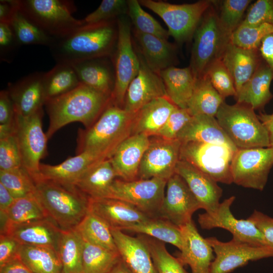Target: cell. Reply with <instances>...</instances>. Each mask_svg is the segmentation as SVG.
Listing matches in <instances>:
<instances>
[{
	"label": "cell",
	"instance_id": "1",
	"mask_svg": "<svg viewBox=\"0 0 273 273\" xmlns=\"http://www.w3.org/2000/svg\"><path fill=\"white\" fill-rule=\"evenodd\" d=\"M117 19L83 24L59 37L49 46L57 63L74 64L113 55L118 39Z\"/></svg>",
	"mask_w": 273,
	"mask_h": 273
},
{
	"label": "cell",
	"instance_id": "2",
	"mask_svg": "<svg viewBox=\"0 0 273 273\" xmlns=\"http://www.w3.org/2000/svg\"><path fill=\"white\" fill-rule=\"evenodd\" d=\"M111 103V97L80 83L71 91L47 100L49 117L46 134L50 139L58 130L74 122L90 127Z\"/></svg>",
	"mask_w": 273,
	"mask_h": 273
},
{
	"label": "cell",
	"instance_id": "3",
	"mask_svg": "<svg viewBox=\"0 0 273 273\" xmlns=\"http://www.w3.org/2000/svg\"><path fill=\"white\" fill-rule=\"evenodd\" d=\"M35 196L48 218L62 230L75 229L89 211V198L74 186L38 178Z\"/></svg>",
	"mask_w": 273,
	"mask_h": 273
},
{
	"label": "cell",
	"instance_id": "4",
	"mask_svg": "<svg viewBox=\"0 0 273 273\" xmlns=\"http://www.w3.org/2000/svg\"><path fill=\"white\" fill-rule=\"evenodd\" d=\"M135 115L110 103L90 127L79 130L76 154L91 151L109 158L117 147L131 135Z\"/></svg>",
	"mask_w": 273,
	"mask_h": 273
},
{
	"label": "cell",
	"instance_id": "5",
	"mask_svg": "<svg viewBox=\"0 0 273 273\" xmlns=\"http://www.w3.org/2000/svg\"><path fill=\"white\" fill-rule=\"evenodd\" d=\"M215 118L238 149L270 147L268 130L249 105L224 102Z\"/></svg>",
	"mask_w": 273,
	"mask_h": 273
},
{
	"label": "cell",
	"instance_id": "6",
	"mask_svg": "<svg viewBox=\"0 0 273 273\" xmlns=\"http://www.w3.org/2000/svg\"><path fill=\"white\" fill-rule=\"evenodd\" d=\"M231 36L221 25L212 5L203 16L193 36L189 66L196 79L203 76L213 62L221 59Z\"/></svg>",
	"mask_w": 273,
	"mask_h": 273
},
{
	"label": "cell",
	"instance_id": "7",
	"mask_svg": "<svg viewBox=\"0 0 273 273\" xmlns=\"http://www.w3.org/2000/svg\"><path fill=\"white\" fill-rule=\"evenodd\" d=\"M141 6L158 15L168 27L169 36L178 42L192 38L201 20L214 1L201 0L191 4H170L162 1L140 0Z\"/></svg>",
	"mask_w": 273,
	"mask_h": 273
},
{
	"label": "cell",
	"instance_id": "8",
	"mask_svg": "<svg viewBox=\"0 0 273 273\" xmlns=\"http://www.w3.org/2000/svg\"><path fill=\"white\" fill-rule=\"evenodd\" d=\"M20 9L52 38L84 24L73 17L74 2L66 0H19Z\"/></svg>",
	"mask_w": 273,
	"mask_h": 273
},
{
	"label": "cell",
	"instance_id": "9",
	"mask_svg": "<svg viewBox=\"0 0 273 273\" xmlns=\"http://www.w3.org/2000/svg\"><path fill=\"white\" fill-rule=\"evenodd\" d=\"M118 39L112 56L115 73L111 104L122 108L127 89L140 69V60L132 46L131 23L125 15L117 19Z\"/></svg>",
	"mask_w": 273,
	"mask_h": 273
},
{
	"label": "cell",
	"instance_id": "10",
	"mask_svg": "<svg viewBox=\"0 0 273 273\" xmlns=\"http://www.w3.org/2000/svg\"><path fill=\"white\" fill-rule=\"evenodd\" d=\"M42 108L27 116L15 113V131L22 167L34 181L39 177L40 161L47 154L49 140L42 129Z\"/></svg>",
	"mask_w": 273,
	"mask_h": 273
},
{
	"label": "cell",
	"instance_id": "11",
	"mask_svg": "<svg viewBox=\"0 0 273 273\" xmlns=\"http://www.w3.org/2000/svg\"><path fill=\"white\" fill-rule=\"evenodd\" d=\"M235 151L221 145L197 142L182 143L179 159L186 161L217 183H233L231 163Z\"/></svg>",
	"mask_w": 273,
	"mask_h": 273
},
{
	"label": "cell",
	"instance_id": "12",
	"mask_svg": "<svg viewBox=\"0 0 273 273\" xmlns=\"http://www.w3.org/2000/svg\"><path fill=\"white\" fill-rule=\"evenodd\" d=\"M167 180L159 178L126 181L115 179L106 198L128 202L152 218L157 217Z\"/></svg>",
	"mask_w": 273,
	"mask_h": 273
},
{
	"label": "cell",
	"instance_id": "13",
	"mask_svg": "<svg viewBox=\"0 0 273 273\" xmlns=\"http://www.w3.org/2000/svg\"><path fill=\"white\" fill-rule=\"evenodd\" d=\"M272 166V148L238 149L234 153L231 163L233 183L262 191Z\"/></svg>",
	"mask_w": 273,
	"mask_h": 273
},
{
	"label": "cell",
	"instance_id": "14",
	"mask_svg": "<svg viewBox=\"0 0 273 273\" xmlns=\"http://www.w3.org/2000/svg\"><path fill=\"white\" fill-rule=\"evenodd\" d=\"M236 199L232 196L220 203L212 213L205 212L198 215V221L201 228L209 230L219 228L230 232L233 240L250 245L269 246L261 231L249 219H238L231 211V206Z\"/></svg>",
	"mask_w": 273,
	"mask_h": 273
},
{
	"label": "cell",
	"instance_id": "15",
	"mask_svg": "<svg viewBox=\"0 0 273 273\" xmlns=\"http://www.w3.org/2000/svg\"><path fill=\"white\" fill-rule=\"evenodd\" d=\"M215 254L210 273H230L250 261L273 257V247L257 246L235 241L223 242L215 237L206 238Z\"/></svg>",
	"mask_w": 273,
	"mask_h": 273
},
{
	"label": "cell",
	"instance_id": "16",
	"mask_svg": "<svg viewBox=\"0 0 273 273\" xmlns=\"http://www.w3.org/2000/svg\"><path fill=\"white\" fill-rule=\"evenodd\" d=\"M156 137L150 139L140 165L138 179L159 178L167 181L175 173L181 143L177 139Z\"/></svg>",
	"mask_w": 273,
	"mask_h": 273
},
{
	"label": "cell",
	"instance_id": "17",
	"mask_svg": "<svg viewBox=\"0 0 273 273\" xmlns=\"http://www.w3.org/2000/svg\"><path fill=\"white\" fill-rule=\"evenodd\" d=\"M165 196L157 217L180 228L192 220L194 213L201 206L185 180L175 173L167 181Z\"/></svg>",
	"mask_w": 273,
	"mask_h": 273
},
{
	"label": "cell",
	"instance_id": "18",
	"mask_svg": "<svg viewBox=\"0 0 273 273\" xmlns=\"http://www.w3.org/2000/svg\"><path fill=\"white\" fill-rule=\"evenodd\" d=\"M136 52L140 60V69L127 89L123 106L124 110L132 113H136L144 105L156 99L167 97L159 74L152 70L140 53Z\"/></svg>",
	"mask_w": 273,
	"mask_h": 273
},
{
	"label": "cell",
	"instance_id": "19",
	"mask_svg": "<svg viewBox=\"0 0 273 273\" xmlns=\"http://www.w3.org/2000/svg\"><path fill=\"white\" fill-rule=\"evenodd\" d=\"M89 211L121 231L152 218L128 202L110 198H89Z\"/></svg>",
	"mask_w": 273,
	"mask_h": 273
},
{
	"label": "cell",
	"instance_id": "20",
	"mask_svg": "<svg viewBox=\"0 0 273 273\" xmlns=\"http://www.w3.org/2000/svg\"><path fill=\"white\" fill-rule=\"evenodd\" d=\"M180 229L183 244L177 259L184 266L189 265L192 273H210L215 258L212 248L199 234L193 220Z\"/></svg>",
	"mask_w": 273,
	"mask_h": 273
},
{
	"label": "cell",
	"instance_id": "21",
	"mask_svg": "<svg viewBox=\"0 0 273 273\" xmlns=\"http://www.w3.org/2000/svg\"><path fill=\"white\" fill-rule=\"evenodd\" d=\"M175 173L185 180L202 209L209 213L216 210L222 190L216 181L189 162L180 159Z\"/></svg>",
	"mask_w": 273,
	"mask_h": 273
},
{
	"label": "cell",
	"instance_id": "22",
	"mask_svg": "<svg viewBox=\"0 0 273 273\" xmlns=\"http://www.w3.org/2000/svg\"><path fill=\"white\" fill-rule=\"evenodd\" d=\"M144 133L132 134L116 148L109 159L117 174L122 180L138 179L139 167L150 139Z\"/></svg>",
	"mask_w": 273,
	"mask_h": 273
},
{
	"label": "cell",
	"instance_id": "23",
	"mask_svg": "<svg viewBox=\"0 0 273 273\" xmlns=\"http://www.w3.org/2000/svg\"><path fill=\"white\" fill-rule=\"evenodd\" d=\"M43 74L42 72H34L9 83L7 90L17 114L27 117L42 108L46 102Z\"/></svg>",
	"mask_w": 273,
	"mask_h": 273
},
{
	"label": "cell",
	"instance_id": "24",
	"mask_svg": "<svg viewBox=\"0 0 273 273\" xmlns=\"http://www.w3.org/2000/svg\"><path fill=\"white\" fill-rule=\"evenodd\" d=\"M108 158L94 152L84 151L69 157L57 165L40 163L38 178L64 185L74 186L89 168L98 162Z\"/></svg>",
	"mask_w": 273,
	"mask_h": 273
},
{
	"label": "cell",
	"instance_id": "25",
	"mask_svg": "<svg viewBox=\"0 0 273 273\" xmlns=\"http://www.w3.org/2000/svg\"><path fill=\"white\" fill-rule=\"evenodd\" d=\"M120 258L132 273H158L149 249L142 238L111 229Z\"/></svg>",
	"mask_w": 273,
	"mask_h": 273
},
{
	"label": "cell",
	"instance_id": "26",
	"mask_svg": "<svg viewBox=\"0 0 273 273\" xmlns=\"http://www.w3.org/2000/svg\"><path fill=\"white\" fill-rule=\"evenodd\" d=\"M62 231L51 219L47 218L25 224L9 226L1 234L12 237L22 245L50 247L58 252Z\"/></svg>",
	"mask_w": 273,
	"mask_h": 273
},
{
	"label": "cell",
	"instance_id": "27",
	"mask_svg": "<svg viewBox=\"0 0 273 273\" xmlns=\"http://www.w3.org/2000/svg\"><path fill=\"white\" fill-rule=\"evenodd\" d=\"M136 51L140 53L147 65L158 73L176 63V48L168 40L155 35L133 30Z\"/></svg>",
	"mask_w": 273,
	"mask_h": 273
},
{
	"label": "cell",
	"instance_id": "28",
	"mask_svg": "<svg viewBox=\"0 0 273 273\" xmlns=\"http://www.w3.org/2000/svg\"><path fill=\"white\" fill-rule=\"evenodd\" d=\"M176 139L181 143L202 142L224 145L234 151L238 149L219 124L215 117L205 114L192 116L178 133Z\"/></svg>",
	"mask_w": 273,
	"mask_h": 273
},
{
	"label": "cell",
	"instance_id": "29",
	"mask_svg": "<svg viewBox=\"0 0 273 273\" xmlns=\"http://www.w3.org/2000/svg\"><path fill=\"white\" fill-rule=\"evenodd\" d=\"M230 73L236 95L249 80L262 61L258 50H247L233 44L226 46L221 58Z\"/></svg>",
	"mask_w": 273,
	"mask_h": 273
},
{
	"label": "cell",
	"instance_id": "30",
	"mask_svg": "<svg viewBox=\"0 0 273 273\" xmlns=\"http://www.w3.org/2000/svg\"><path fill=\"white\" fill-rule=\"evenodd\" d=\"M109 58L87 60L72 65L80 83L111 97L114 87L115 73Z\"/></svg>",
	"mask_w": 273,
	"mask_h": 273
},
{
	"label": "cell",
	"instance_id": "31",
	"mask_svg": "<svg viewBox=\"0 0 273 273\" xmlns=\"http://www.w3.org/2000/svg\"><path fill=\"white\" fill-rule=\"evenodd\" d=\"M176 107L167 97L156 99L144 105L135 113L131 135L144 133L154 136Z\"/></svg>",
	"mask_w": 273,
	"mask_h": 273
},
{
	"label": "cell",
	"instance_id": "32",
	"mask_svg": "<svg viewBox=\"0 0 273 273\" xmlns=\"http://www.w3.org/2000/svg\"><path fill=\"white\" fill-rule=\"evenodd\" d=\"M273 80L268 66L261 61L258 67L235 97L237 102L246 104L254 110L262 109L271 100L270 86Z\"/></svg>",
	"mask_w": 273,
	"mask_h": 273
},
{
	"label": "cell",
	"instance_id": "33",
	"mask_svg": "<svg viewBox=\"0 0 273 273\" xmlns=\"http://www.w3.org/2000/svg\"><path fill=\"white\" fill-rule=\"evenodd\" d=\"M165 85L167 96L177 107L187 108L196 79L191 67H168L158 73Z\"/></svg>",
	"mask_w": 273,
	"mask_h": 273
},
{
	"label": "cell",
	"instance_id": "34",
	"mask_svg": "<svg viewBox=\"0 0 273 273\" xmlns=\"http://www.w3.org/2000/svg\"><path fill=\"white\" fill-rule=\"evenodd\" d=\"M117 177L108 158L99 161L89 168L74 186L89 198H106Z\"/></svg>",
	"mask_w": 273,
	"mask_h": 273
},
{
	"label": "cell",
	"instance_id": "35",
	"mask_svg": "<svg viewBox=\"0 0 273 273\" xmlns=\"http://www.w3.org/2000/svg\"><path fill=\"white\" fill-rule=\"evenodd\" d=\"M48 218L35 195L16 199L5 213H1V232L7 228Z\"/></svg>",
	"mask_w": 273,
	"mask_h": 273
},
{
	"label": "cell",
	"instance_id": "36",
	"mask_svg": "<svg viewBox=\"0 0 273 273\" xmlns=\"http://www.w3.org/2000/svg\"><path fill=\"white\" fill-rule=\"evenodd\" d=\"M224 99L204 75L196 79L195 88L187 109L192 116L205 114L215 117Z\"/></svg>",
	"mask_w": 273,
	"mask_h": 273
},
{
	"label": "cell",
	"instance_id": "37",
	"mask_svg": "<svg viewBox=\"0 0 273 273\" xmlns=\"http://www.w3.org/2000/svg\"><path fill=\"white\" fill-rule=\"evenodd\" d=\"M19 258L33 273H62L59 254L53 248L21 245Z\"/></svg>",
	"mask_w": 273,
	"mask_h": 273
},
{
	"label": "cell",
	"instance_id": "38",
	"mask_svg": "<svg viewBox=\"0 0 273 273\" xmlns=\"http://www.w3.org/2000/svg\"><path fill=\"white\" fill-rule=\"evenodd\" d=\"M80 84L72 65L57 63L49 71L43 72L42 85L46 102L71 91Z\"/></svg>",
	"mask_w": 273,
	"mask_h": 273
},
{
	"label": "cell",
	"instance_id": "39",
	"mask_svg": "<svg viewBox=\"0 0 273 273\" xmlns=\"http://www.w3.org/2000/svg\"><path fill=\"white\" fill-rule=\"evenodd\" d=\"M128 231L144 235L163 243H169L180 250L183 247V235L180 228L160 217L148 220L126 228Z\"/></svg>",
	"mask_w": 273,
	"mask_h": 273
},
{
	"label": "cell",
	"instance_id": "40",
	"mask_svg": "<svg viewBox=\"0 0 273 273\" xmlns=\"http://www.w3.org/2000/svg\"><path fill=\"white\" fill-rule=\"evenodd\" d=\"M84 241L75 229L63 230L58 253L62 273H81Z\"/></svg>",
	"mask_w": 273,
	"mask_h": 273
},
{
	"label": "cell",
	"instance_id": "41",
	"mask_svg": "<svg viewBox=\"0 0 273 273\" xmlns=\"http://www.w3.org/2000/svg\"><path fill=\"white\" fill-rule=\"evenodd\" d=\"M84 241L108 250L118 251L110 226L88 211L75 228Z\"/></svg>",
	"mask_w": 273,
	"mask_h": 273
},
{
	"label": "cell",
	"instance_id": "42",
	"mask_svg": "<svg viewBox=\"0 0 273 273\" xmlns=\"http://www.w3.org/2000/svg\"><path fill=\"white\" fill-rule=\"evenodd\" d=\"M10 24L21 46L40 44L49 47L52 41V37L25 15L19 5L14 13Z\"/></svg>",
	"mask_w": 273,
	"mask_h": 273
},
{
	"label": "cell",
	"instance_id": "43",
	"mask_svg": "<svg viewBox=\"0 0 273 273\" xmlns=\"http://www.w3.org/2000/svg\"><path fill=\"white\" fill-rule=\"evenodd\" d=\"M120 259L118 251L84 241L81 273H109Z\"/></svg>",
	"mask_w": 273,
	"mask_h": 273
},
{
	"label": "cell",
	"instance_id": "44",
	"mask_svg": "<svg viewBox=\"0 0 273 273\" xmlns=\"http://www.w3.org/2000/svg\"><path fill=\"white\" fill-rule=\"evenodd\" d=\"M127 14L136 30L168 40L169 37L168 30L144 10L139 1H127Z\"/></svg>",
	"mask_w": 273,
	"mask_h": 273
},
{
	"label": "cell",
	"instance_id": "45",
	"mask_svg": "<svg viewBox=\"0 0 273 273\" xmlns=\"http://www.w3.org/2000/svg\"><path fill=\"white\" fill-rule=\"evenodd\" d=\"M0 183L15 199L35 194V183L23 167L9 170H0Z\"/></svg>",
	"mask_w": 273,
	"mask_h": 273
},
{
	"label": "cell",
	"instance_id": "46",
	"mask_svg": "<svg viewBox=\"0 0 273 273\" xmlns=\"http://www.w3.org/2000/svg\"><path fill=\"white\" fill-rule=\"evenodd\" d=\"M147 245L158 273H188L177 257L171 255L164 243L140 235Z\"/></svg>",
	"mask_w": 273,
	"mask_h": 273
},
{
	"label": "cell",
	"instance_id": "47",
	"mask_svg": "<svg viewBox=\"0 0 273 273\" xmlns=\"http://www.w3.org/2000/svg\"><path fill=\"white\" fill-rule=\"evenodd\" d=\"M273 32V26L267 23L257 25L241 24L232 33L230 42L247 50H257L262 39Z\"/></svg>",
	"mask_w": 273,
	"mask_h": 273
},
{
	"label": "cell",
	"instance_id": "48",
	"mask_svg": "<svg viewBox=\"0 0 273 273\" xmlns=\"http://www.w3.org/2000/svg\"><path fill=\"white\" fill-rule=\"evenodd\" d=\"M251 2L250 0L221 1L218 14L220 23L231 35L241 24L244 14Z\"/></svg>",
	"mask_w": 273,
	"mask_h": 273
},
{
	"label": "cell",
	"instance_id": "49",
	"mask_svg": "<svg viewBox=\"0 0 273 273\" xmlns=\"http://www.w3.org/2000/svg\"><path fill=\"white\" fill-rule=\"evenodd\" d=\"M205 74L224 99L230 96L236 97V90L233 79L221 59L213 62L208 67Z\"/></svg>",
	"mask_w": 273,
	"mask_h": 273
},
{
	"label": "cell",
	"instance_id": "50",
	"mask_svg": "<svg viewBox=\"0 0 273 273\" xmlns=\"http://www.w3.org/2000/svg\"><path fill=\"white\" fill-rule=\"evenodd\" d=\"M127 13V1L103 0L98 8L83 20L84 24H92L116 20Z\"/></svg>",
	"mask_w": 273,
	"mask_h": 273
},
{
	"label": "cell",
	"instance_id": "51",
	"mask_svg": "<svg viewBox=\"0 0 273 273\" xmlns=\"http://www.w3.org/2000/svg\"><path fill=\"white\" fill-rule=\"evenodd\" d=\"M192 117L187 109L176 107L164 125L154 136L167 140L176 139L178 133Z\"/></svg>",
	"mask_w": 273,
	"mask_h": 273
},
{
	"label": "cell",
	"instance_id": "52",
	"mask_svg": "<svg viewBox=\"0 0 273 273\" xmlns=\"http://www.w3.org/2000/svg\"><path fill=\"white\" fill-rule=\"evenodd\" d=\"M22 167L19 148L14 135L0 139V170Z\"/></svg>",
	"mask_w": 273,
	"mask_h": 273
},
{
	"label": "cell",
	"instance_id": "53",
	"mask_svg": "<svg viewBox=\"0 0 273 273\" xmlns=\"http://www.w3.org/2000/svg\"><path fill=\"white\" fill-rule=\"evenodd\" d=\"M241 23L248 25L267 23L273 26V0H258L254 2Z\"/></svg>",
	"mask_w": 273,
	"mask_h": 273
},
{
	"label": "cell",
	"instance_id": "54",
	"mask_svg": "<svg viewBox=\"0 0 273 273\" xmlns=\"http://www.w3.org/2000/svg\"><path fill=\"white\" fill-rule=\"evenodd\" d=\"M20 46L10 22H0L1 60L11 62Z\"/></svg>",
	"mask_w": 273,
	"mask_h": 273
},
{
	"label": "cell",
	"instance_id": "55",
	"mask_svg": "<svg viewBox=\"0 0 273 273\" xmlns=\"http://www.w3.org/2000/svg\"><path fill=\"white\" fill-rule=\"evenodd\" d=\"M17 240L5 234L0 236V266L19 257L21 246Z\"/></svg>",
	"mask_w": 273,
	"mask_h": 273
},
{
	"label": "cell",
	"instance_id": "56",
	"mask_svg": "<svg viewBox=\"0 0 273 273\" xmlns=\"http://www.w3.org/2000/svg\"><path fill=\"white\" fill-rule=\"evenodd\" d=\"M248 219L261 231L268 245L273 247V217L254 210Z\"/></svg>",
	"mask_w": 273,
	"mask_h": 273
},
{
	"label": "cell",
	"instance_id": "57",
	"mask_svg": "<svg viewBox=\"0 0 273 273\" xmlns=\"http://www.w3.org/2000/svg\"><path fill=\"white\" fill-rule=\"evenodd\" d=\"M15 111L13 101L7 89L0 92V124L14 122Z\"/></svg>",
	"mask_w": 273,
	"mask_h": 273
},
{
	"label": "cell",
	"instance_id": "58",
	"mask_svg": "<svg viewBox=\"0 0 273 273\" xmlns=\"http://www.w3.org/2000/svg\"><path fill=\"white\" fill-rule=\"evenodd\" d=\"M258 51L262 59L270 69L273 75V32L268 34L262 39Z\"/></svg>",
	"mask_w": 273,
	"mask_h": 273
},
{
	"label": "cell",
	"instance_id": "59",
	"mask_svg": "<svg viewBox=\"0 0 273 273\" xmlns=\"http://www.w3.org/2000/svg\"><path fill=\"white\" fill-rule=\"evenodd\" d=\"M18 5V0H1L0 22H10Z\"/></svg>",
	"mask_w": 273,
	"mask_h": 273
},
{
	"label": "cell",
	"instance_id": "60",
	"mask_svg": "<svg viewBox=\"0 0 273 273\" xmlns=\"http://www.w3.org/2000/svg\"><path fill=\"white\" fill-rule=\"evenodd\" d=\"M0 273H33L19 259L17 258L0 266Z\"/></svg>",
	"mask_w": 273,
	"mask_h": 273
},
{
	"label": "cell",
	"instance_id": "61",
	"mask_svg": "<svg viewBox=\"0 0 273 273\" xmlns=\"http://www.w3.org/2000/svg\"><path fill=\"white\" fill-rule=\"evenodd\" d=\"M15 200L9 191L0 183V213H5Z\"/></svg>",
	"mask_w": 273,
	"mask_h": 273
},
{
	"label": "cell",
	"instance_id": "62",
	"mask_svg": "<svg viewBox=\"0 0 273 273\" xmlns=\"http://www.w3.org/2000/svg\"><path fill=\"white\" fill-rule=\"evenodd\" d=\"M260 120L264 124L266 127L269 134L270 147L273 148V122L265 119L260 115H258Z\"/></svg>",
	"mask_w": 273,
	"mask_h": 273
},
{
	"label": "cell",
	"instance_id": "63",
	"mask_svg": "<svg viewBox=\"0 0 273 273\" xmlns=\"http://www.w3.org/2000/svg\"><path fill=\"white\" fill-rule=\"evenodd\" d=\"M109 273H132L123 261L120 259Z\"/></svg>",
	"mask_w": 273,
	"mask_h": 273
},
{
	"label": "cell",
	"instance_id": "64",
	"mask_svg": "<svg viewBox=\"0 0 273 273\" xmlns=\"http://www.w3.org/2000/svg\"><path fill=\"white\" fill-rule=\"evenodd\" d=\"M259 115L273 122V113L271 114L260 113Z\"/></svg>",
	"mask_w": 273,
	"mask_h": 273
}]
</instances>
